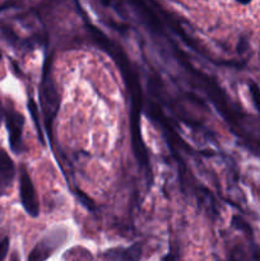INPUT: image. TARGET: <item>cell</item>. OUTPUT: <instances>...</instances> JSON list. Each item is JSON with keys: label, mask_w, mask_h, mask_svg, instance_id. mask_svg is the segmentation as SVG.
I'll return each mask as SVG.
<instances>
[{"label": "cell", "mask_w": 260, "mask_h": 261, "mask_svg": "<svg viewBox=\"0 0 260 261\" xmlns=\"http://www.w3.org/2000/svg\"><path fill=\"white\" fill-rule=\"evenodd\" d=\"M68 239V232L64 228H56L46 234L33 247L28 255L27 261H46Z\"/></svg>", "instance_id": "6da1fadb"}, {"label": "cell", "mask_w": 260, "mask_h": 261, "mask_svg": "<svg viewBox=\"0 0 260 261\" xmlns=\"http://www.w3.org/2000/svg\"><path fill=\"white\" fill-rule=\"evenodd\" d=\"M19 195L20 203H22L24 211L31 217L36 218L40 214V203H38V196L36 193L35 185H33L31 176L28 175L27 170L24 167L20 168L19 176Z\"/></svg>", "instance_id": "7a4b0ae2"}, {"label": "cell", "mask_w": 260, "mask_h": 261, "mask_svg": "<svg viewBox=\"0 0 260 261\" xmlns=\"http://www.w3.org/2000/svg\"><path fill=\"white\" fill-rule=\"evenodd\" d=\"M5 122H7V129L9 133V144L10 149L14 153L22 152V137H23V126H24V117L22 114L9 110L5 114Z\"/></svg>", "instance_id": "3957f363"}, {"label": "cell", "mask_w": 260, "mask_h": 261, "mask_svg": "<svg viewBox=\"0 0 260 261\" xmlns=\"http://www.w3.org/2000/svg\"><path fill=\"white\" fill-rule=\"evenodd\" d=\"M143 254L142 244H134L129 247H112L102 254L103 261H140Z\"/></svg>", "instance_id": "277c9868"}, {"label": "cell", "mask_w": 260, "mask_h": 261, "mask_svg": "<svg viewBox=\"0 0 260 261\" xmlns=\"http://www.w3.org/2000/svg\"><path fill=\"white\" fill-rule=\"evenodd\" d=\"M59 97L56 93L55 88H54L51 81L43 82V88H42V109L45 112V120H46V126L47 129L51 127V121H53L54 116L56 114V110L59 107Z\"/></svg>", "instance_id": "5b68a950"}, {"label": "cell", "mask_w": 260, "mask_h": 261, "mask_svg": "<svg viewBox=\"0 0 260 261\" xmlns=\"http://www.w3.org/2000/svg\"><path fill=\"white\" fill-rule=\"evenodd\" d=\"M15 176V167L7 152L0 149V198L7 194Z\"/></svg>", "instance_id": "8992f818"}, {"label": "cell", "mask_w": 260, "mask_h": 261, "mask_svg": "<svg viewBox=\"0 0 260 261\" xmlns=\"http://www.w3.org/2000/svg\"><path fill=\"white\" fill-rule=\"evenodd\" d=\"M9 250V239H3L0 241V261H4Z\"/></svg>", "instance_id": "52a82bcc"}, {"label": "cell", "mask_w": 260, "mask_h": 261, "mask_svg": "<svg viewBox=\"0 0 260 261\" xmlns=\"http://www.w3.org/2000/svg\"><path fill=\"white\" fill-rule=\"evenodd\" d=\"M9 261H20L19 259V254H18L17 251H14L12 254V256H10V260Z\"/></svg>", "instance_id": "ba28073f"}, {"label": "cell", "mask_w": 260, "mask_h": 261, "mask_svg": "<svg viewBox=\"0 0 260 261\" xmlns=\"http://www.w3.org/2000/svg\"><path fill=\"white\" fill-rule=\"evenodd\" d=\"M3 117H4V111H3V106L2 103H0V125H2L3 122Z\"/></svg>", "instance_id": "9c48e42d"}, {"label": "cell", "mask_w": 260, "mask_h": 261, "mask_svg": "<svg viewBox=\"0 0 260 261\" xmlns=\"http://www.w3.org/2000/svg\"><path fill=\"white\" fill-rule=\"evenodd\" d=\"M0 58H2V54H0Z\"/></svg>", "instance_id": "30bf717a"}]
</instances>
